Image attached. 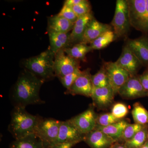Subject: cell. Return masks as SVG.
I'll return each instance as SVG.
<instances>
[{"instance_id": "f546056e", "label": "cell", "mask_w": 148, "mask_h": 148, "mask_svg": "<svg viewBox=\"0 0 148 148\" xmlns=\"http://www.w3.org/2000/svg\"><path fill=\"white\" fill-rule=\"evenodd\" d=\"M121 120L116 118L111 112L106 113L97 115L96 125L100 126H107L116 123Z\"/></svg>"}, {"instance_id": "83f0119b", "label": "cell", "mask_w": 148, "mask_h": 148, "mask_svg": "<svg viewBox=\"0 0 148 148\" xmlns=\"http://www.w3.org/2000/svg\"><path fill=\"white\" fill-rule=\"evenodd\" d=\"M147 125H143L136 123H133V124L129 123L125 129L119 141H122L125 143L127 140H130L138 132Z\"/></svg>"}, {"instance_id": "7a4b0ae2", "label": "cell", "mask_w": 148, "mask_h": 148, "mask_svg": "<svg viewBox=\"0 0 148 148\" xmlns=\"http://www.w3.org/2000/svg\"><path fill=\"white\" fill-rule=\"evenodd\" d=\"M41 117L29 113L26 108L14 107L11 114L8 130L15 140L34 134Z\"/></svg>"}, {"instance_id": "f35d334b", "label": "cell", "mask_w": 148, "mask_h": 148, "mask_svg": "<svg viewBox=\"0 0 148 148\" xmlns=\"http://www.w3.org/2000/svg\"><path fill=\"white\" fill-rule=\"evenodd\" d=\"M141 148H148V140L147 142L145 143V145H144Z\"/></svg>"}, {"instance_id": "d6986e66", "label": "cell", "mask_w": 148, "mask_h": 148, "mask_svg": "<svg viewBox=\"0 0 148 148\" xmlns=\"http://www.w3.org/2000/svg\"><path fill=\"white\" fill-rule=\"evenodd\" d=\"M50 46L49 49L55 55L59 51L69 47L70 45V34L69 33L48 32Z\"/></svg>"}, {"instance_id": "e575fe53", "label": "cell", "mask_w": 148, "mask_h": 148, "mask_svg": "<svg viewBox=\"0 0 148 148\" xmlns=\"http://www.w3.org/2000/svg\"><path fill=\"white\" fill-rule=\"evenodd\" d=\"M147 8L143 20V28L141 32L143 35L148 36V0H146Z\"/></svg>"}, {"instance_id": "6da1fadb", "label": "cell", "mask_w": 148, "mask_h": 148, "mask_svg": "<svg viewBox=\"0 0 148 148\" xmlns=\"http://www.w3.org/2000/svg\"><path fill=\"white\" fill-rule=\"evenodd\" d=\"M44 82L43 80L26 69L21 71L11 94L14 107L26 108L29 105L45 103L40 95V90Z\"/></svg>"}, {"instance_id": "e0dca14e", "label": "cell", "mask_w": 148, "mask_h": 148, "mask_svg": "<svg viewBox=\"0 0 148 148\" xmlns=\"http://www.w3.org/2000/svg\"><path fill=\"white\" fill-rule=\"evenodd\" d=\"M112 28L111 25L101 23L94 18L88 25L81 43L90 44L103 33L112 30Z\"/></svg>"}, {"instance_id": "2e32d148", "label": "cell", "mask_w": 148, "mask_h": 148, "mask_svg": "<svg viewBox=\"0 0 148 148\" xmlns=\"http://www.w3.org/2000/svg\"><path fill=\"white\" fill-rule=\"evenodd\" d=\"M90 148H110L116 143L104 132L94 129L84 136V140Z\"/></svg>"}, {"instance_id": "44dd1931", "label": "cell", "mask_w": 148, "mask_h": 148, "mask_svg": "<svg viewBox=\"0 0 148 148\" xmlns=\"http://www.w3.org/2000/svg\"><path fill=\"white\" fill-rule=\"evenodd\" d=\"M129 124L126 121L121 120L116 123L107 126L96 125L95 129L104 132L117 142L120 140L125 129Z\"/></svg>"}, {"instance_id": "836d02e7", "label": "cell", "mask_w": 148, "mask_h": 148, "mask_svg": "<svg viewBox=\"0 0 148 148\" xmlns=\"http://www.w3.org/2000/svg\"><path fill=\"white\" fill-rule=\"evenodd\" d=\"M141 84L148 92V66L142 75H138Z\"/></svg>"}, {"instance_id": "603a6c76", "label": "cell", "mask_w": 148, "mask_h": 148, "mask_svg": "<svg viewBox=\"0 0 148 148\" xmlns=\"http://www.w3.org/2000/svg\"><path fill=\"white\" fill-rule=\"evenodd\" d=\"M66 54L77 60L85 61L86 56L93 50L90 45L79 43L64 49Z\"/></svg>"}, {"instance_id": "484cf974", "label": "cell", "mask_w": 148, "mask_h": 148, "mask_svg": "<svg viewBox=\"0 0 148 148\" xmlns=\"http://www.w3.org/2000/svg\"><path fill=\"white\" fill-rule=\"evenodd\" d=\"M132 114L135 123L148 125V111L140 103L133 105Z\"/></svg>"}, {"instance_id": "277c9868", "label": "cell", "mask_w": 148, "mask_h": 148, "mask_svg": "<svg viewBox=\"0 0 148 148\" xmlns=\"http://www.w3.org/2000/svg\"><path fill=\"white\" fill-rule=\"evenodd\" d=\"M116 39L126 38L131 27L127 0H117L113 18L111 23Z\"/></svg>"}, {"instance_id": "5bb4252c", "label": "cell", "mask_w": 148, "mask_h": 148, "mask_svg": "<svg viewBox=\"0 0 148 148\" xmlns=\"http://www.w3.org/2000/svg\"><path fill=\"white\" fill-rule=\"evenodd\" d=\"M115 95L110 86L93 88L91 97L93 106L100 110L108 108L113 103Z\"/></svg>"}, {"instance_id": "8d00e7d4", "label": "cell", "mask_w": 148, "mask_h": 148, "mask_svg": "<svg viewBox=\"0 0 148 148\" xmlns=\"http://www.w3.org/2000/svg\"><path fill=\"white\" fill-rule=\"evenodd\" d=\"M82 1L83 0H66L64 2V4L72 8L74 6L81 3Z\"/></svg>"}, {"instance_id": "7402d4cb", "label": "cell", "mask_w": 148, "mask_h": 148, "mask_svg": "<svg viewBox=\"0 0 148 148\" xmlns=\"http://www.w3.org/2000/svg\"><path fill=\"white\" fill-rule=\"evenodd\" d=\"M9 148H45L43 143L36 134L15 140L10 143Z\"/></svg>"}, {"instance_id": "d590c367", "label": "cell", "mask_w": 148, "mask_h": 148, "mask_svg": "<svg viewBox=\"0 0 148 148\" xmlns=\"http://www.w3.org/2000/svg\"><path fill=\"white\" fill-rule=\"evenodd\" d=\"M78 143H79L78 142H68L60 143L54 145L50 146L47 148H72Z\"/></svg>"}, {"instance_id": "d6a6232c", "label": "cell", "mask_w": 148, "mask_h": 148, "mask_svg": "<svg viewBox=\"0 0 148 148\" xmlns=\"http://www.w3.org/2000/svg\"><path fill=\"white\" fill-rule=\"evenodd\" d=\"M58 15L64 17L74 24L78 18L73 8L65 4H64L63 7Z\"/></svg>"}, {"instance_id": "4fadbf2b", "label": "cell", "mask_w": 148, "mask_h": 148, "mask_svg": "<svg viewBox=\"0 0 148 148\" xmlns=\"http://www.w3.org/2000/svg\"><path fill=\"white\" fill-rule=\"evenodd\" d=\"M116 63L128 72L130 75H137V73L143 66L137 56L125 45L123 48L121 55Z\"/></svg>"}, {"instance_id": "ac0fdd59", "label": "cell", "mask_w": 148, "mask_h": 148, "mask_svg": "<svg viewBox=\"0 0 148 148\" xmlns=\"http://www.w3.org/2000/svg\"><path fill=\"white\" fill-rule=\"evenodd\" d=\"M94 18L92 13L78 17L70 34V45L82 42L88 25Z\"/></svg>"}, {"instance_id": "52a82bcc", "label": "cell", "mask_w": 148, "mask_h": 148, "mask_svg": "<svg viewBox=\"0 0 148 148\" xmlns=\"http://www.w3.org/2000/svg\"><path fill=\"white\" fill-rule=\"evenodd\" d=\"M78 68H80L79 61L66 54L64 49L55 54L54 71L58 78L71 73Z\"/></svg>"}, {"instance_id": "74e56055", "label": "cell", "mask_w": 148, "mask_h": 148, "mask_svg": "<svg viewBox=\"0 0 148 148\" xmlns=\"http://www.w3.org/2000/svg\"><path fill=\"white\" fill-rule=\"evenodd\" d=\"M110 148H126L124 144H120L119 143H115Z\"/></svg>"}, {"instance_id": "4dcf8cb0", "label": "cell", "mask_w": 148, "mask_h": 148, "mask_svg": "<svg viewBox=\"0 0 148 148\" xmlns=\"http://www.w3.org/2000/svg\"><path fill=\"white\" fill-rule=\"evenodd\" d=\"M72 8L78 17L91 13L90 3L86 0H83L81 3L74 6Z\"/></svg>"}, {"instance_id": "4316f807", "label": "cell", "mask_w": 148, "mask_h": 148, "mask_svg": "<svg viewBox=\"0 0 148 148\" xmlns=\"http://www.w3.org/2000/svg\"><path fill=\"white\" fill-rule=\"evenodd\" d=\"M91 79L93 88L110 86L108 75L103 65L97 73L92 75Z\"/></svg>"}, {"instance_id": "8fae6325", "label": "cell", "mask_w": 148, "mask_h": 148, "mask_svg": "<svg viewBox=\"0 0 148 148\" xmlns=\"http://www.w3.org/2000/svg\"><path fill=\"white\" fill-rule=\"evenodd\" d=\"M131 27L141 32L145 14L146 0H127Z\"/></svg>"}, {"instance_id": "cb8c5ba5", "label": "cell", "mask_w": 148, "mask_h": 148, "mask_svg": "<svg viewBox=\"0 0 148 148\" xmlns=\"http://www.w3.org/2000/svg\"><path fill=\"white\" fill-rule=\"evenodd\" d=\"M148 140V125L144 127L130 140L124 143L126 148H141Z\"/></svg>"}, {"instance_id": "30bf717a", "label": "cell", "mask_w": 148, "mask_h": 148, "mask_svg": "<svg viewBox=\"0 0 148 148\" xmlns=\"http://www.w3.org/2000/svg\"><path fill=\"white\" fill-rule=\"evenodd\" d=\"M90 69H87L82 71L78 77L66 93L72 95H81L91 97L93 87L92 85Z\"/></svg>"}, {"instance_id": "7c38bea8", "label": "cell", "mask_w": 148, "mask_h": 148, "mask_svg": "<svg viewBox=\"0 0 148 148\" xmlns=\"http://www.w3.org/2000/svg\"><path fill=\"white\" fill-rule=\"evenodd\" d=\"M84 136L77 130L69 120L61 121L58 137L51 146L68 142L79 143L84 141Z\"/></svg>"}, {"instance_id": "f1b7e54d", "label": "cell", "mask_w": 148, "mask_h": 148, "mask_svg": "<svg viewBox=\"0 0 148 148\" xmlns=\"http://www.w3.org/2000/svg\"><path fill=\"white\" fill-rule=\"evenodd\" d=\"M82 72V71H81L80 68H78L71 73L58 79L63 86L67 89L66 90H68L79 76Z\"/></svg>"}, {"instance_id": "d4e9b609", "label": "cell", "mask_w": 148, "mask_h": 148, "mask_svg": "<svg viewBox=\"0 0 148 148\" xmlns=\"http://www.w3.org/2000/svg\"><path fill=\"white\" fill-rule=\"evenodd\" d=\"M116 39L114 33L110 30L102 34L90 43V46L92 50H100L105 48Z\"/></svg>"}, {"instance_id": "3957f363", "label": "cell", "mask_w": 148, "mask_h": 148, "mask_svg": "<svg viewBox=\"0 0 148 148\" xmlns=\"http://www.w3.org/2000/svg\"><path fill=\"white\" fill-rule=\"evenodd\" d=\"M55 55L47 50L39 55L27 58L23 61L25 69L31 72L44 82L53 79L56 77L54 71Z\"/></svg>"}, {"instance_id": "ba28073f", "label": "cell", "mask_w": 148, "mask_h": 148, "mask_svg": "<svg viewBox=\"0 0 148 148\" xmlns=\"http://www.w3.org/2000/svg\"><path fill=\"white\" fill-rule=\"evenodd\" d=\"M97 116L94 107L91 106L84 112L69 121L81 134L85 135L95 129L97 125Z\"/></svg>"}, {"instance_id": "9a60e30c", "label": "cell", "mask_w": 148, "mask_h": 148, "mask_svg": "<svg viewBox=\"0 0 148 148\" xmlns=\"http://www.w3.org/2000/svg\"><path fill=\"white\" fill-rule=\"evenodd\" d=\"M126 45L142 63L143 66H148V36L143 35L135 39H128Z\"/></svg>"}, {"instance_id": "8992f818", "label": "cell", "mask_w": 148, "mask_h": 148, "mask_svg": "<svg viewBox=\"0 0 148 148\" xmlns=\"http://www.w3.org/2000/svg\"><path fill=\"white\" fill-rule=\"evenodd\" d=\"M103 65L107 72L110 86L115 95L118 94L120 88L129 78L130 74L115 62L104 61Z\"/></svg>"}, {"instance_id": "9c48e42d", "label": "cell", "mask_w": 148, "mask_h": 148, "mask_svg": "<svg viewBox=\"0 0 148 148\" xmlns=\"http://www.w3.org/2000/svg\"><path fill=\"white\" fill-rule=\"evenodd\" d=\"M118 94L125 99H134L148 96V92L143 87L137 75H130L120 88Z\"/></svg>"}, {"instance_id": "ffe728a7", "label": "cell", "mask_w": 148, "mask_h": 148, "mask_svg": "<svg viewBox=\"0 0 148 148\" xmlns=\"http://www.w3.org/2000/svg\"><path fill=\"white\" fill-rule=\"evenodd\" d=\"M74 23L58 14L51 16L48 20V32L69 33L73 30Z\"/></svg>"}, {"instance_id": "1f68e13d", "label": "cell", "mask_w": 148, "mask_h": 148, "mask_svg": "<svg viewBox=\"0 0 148 148\" xmlns=\"http://www.w3.org/2000/svg\"><path fill=\"white\" fill-rule=\"evenodd\" d=\"M111 113L116 118L122 120L128 114V110L124 104L116 103L113 106Z\"/></svg>"}, {"instance_id": "5b68a950", "label": "cell", "mask_w": 148, "mask_h": 148, "mask_svg": "<svg viewBox=\"0 0 148 148\" xmlns=\"http://www.w3.org/2000/svg\"><path fill=\"white\" fill-rule=\"evenodd\" d=\"M61 121L52 118H41L35 134L42 141L45 148L52 145L57 139Z\"/></svg>"}]
</instances>
